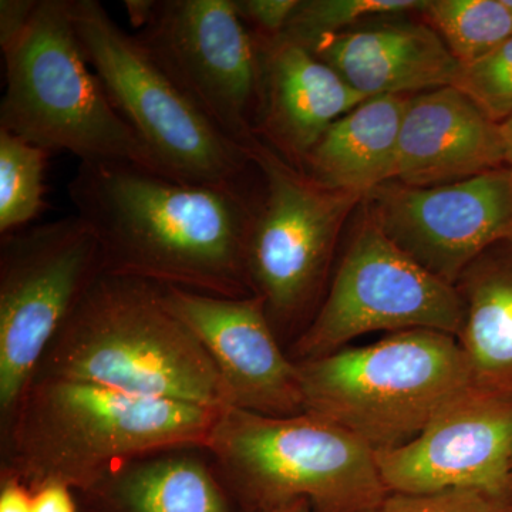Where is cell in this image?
Masks as SVG:
<instances>
[{
	"mask_svg": "<svg viewBox=\"0 0 512 512\" xmlns=\"http://www.w3.org/2000/svg\"><path fill=\"white\" fill-rule=\"evenodd\" d=\"M33 512H79L76 494L64 485H43L33 491Z\"/></svg>",
	"mask_w": 512,
	"mask_h": 512,
	"instance_id": "cell-28",
	"label": "cell"
},
{
	"mask_svg": "<svg viewBox=\"0 0 512 512\" xmlns=\"http://www.w3.org/2000/svg\"><path fill=\"white\" fill-rule=\"evenodd\" d=\"M301 0H234L239 18L259 46L284 35Z\"/></svg>",
	"mask_w": 512,
	"mask_h": 512,
	"instance_id": "cell-26",
	"label": "cell"
},
{
	"mask_svg": "<svg viewBox=\"0 0 512 512\" xmlns=\"http://www.w3.org/2000/svg\"><path fill=\"white\" fill-rule=\"evenodd\" d=\"M67 190L99 239L103 274L220 298L254 296L247 248L258 198L249 188L80 163Z\"/></svg>",
	"mask_w": 512,
	"mask_h": 512,
	"instance_id": "cell-1",
	"label": "cell"
},
{
	"mask_svg": "<svg viewBox=\"0 0 512 512\" xmlns=\"http://www.w3.org/2000/svg\"><path fill=\"white\" fill-rule=\"evenodd\" d=\"M463 305L441 281L384 235L365 211L328 295L292 343L293 362L318 359L377 330L429 329L458 336Z\"/></svg>",
	"mask_w": 512,
	"mask_h": 512,
	"instance_id": "cell-10",
	"label": "cell"
},
{
	"mask_svg": "<svg viewBox=\"0 0 512 512\" xmlns=\"http://www.w3.org/2000/svg\"><path fill=\"white\" fill-rule=\"evenodd\" d=\"M500 124L456 87L409 97L394 181L409 187L456 183L511 165Z\"/></svg>",
	"mask_w": 512,
	"mask_h": 512,
	"instance_id": "cell-15",
	"label": "cell"
},
{
	"mask_svg": "<svg viewBox=\"0 0 512 512\" xmlns=\"http://www.w3.org/2000/svg\"><path fill=\"white\" fill-rule=\"evenodd\" d=\"M268 512H312L311 504L306 500H295L291 503L281 505L275 510Z\"/></svg>",
	"mask_w": 512,
	"mask_h": 512,
	"instance_id": "cell-31",
	"label": "cell"
},
{
	"mask_svg": "<svg viewBox=\"0 0 512 512\" xmlns=\"http://www.w3.org/2000/svg\"><path fill=\"white\" fill-rule=\"evenodd\" d=\"M35 377L76 380L146 399L231 407L207 350L165 308L163 285L130 276L101 274L93 282L50 342Z\"/></svg>",
	"mask_w": 512,
	"mask_h": 512,
	"instance_id": "cell-3",
	"label": "cell"
},
{
	"mask_svg": "<svg viewBox=\"0 0 512 512\" xmlns=\"http://www.w3.org/2000/svg\"><path fill=\"white\" fill-rule=\"evenodd\" d=\"M101 274L99 239L79 215L0 235V421Z\"/></svg>",
	"mask_w": 512,
	"mask_h": 512,
	"instance_id": "cell-9",
	"label": "cell"
},
{
	"mask_svg": "<svg viewBox=\"0 0 512 512\" xmlns=\"http://www.w3.org/2000/svg\"><path fill=\"white\" fill-rule=\"evenodd\" d=\"M363 202L404 254L456 286L481 252L512 234V164L436 187L390 181Z\"/></svg>",
	"mask_w": 512,
	"mask_h": 512,
	"instance_id": "cell-12",
	"label": "cell"
},
{
	"mask_svg": "<svg viewBox=\"0 0 512 512\" xmlns=\"http://www.w3.org/2000/svg\"><path fill=\"white\" fill-rule=\"evenodd\" d=\"M74 30L114 109L156 158L165 177L188 184L248 188L255 167L191 103L97 0H70Z\"/></svg>",
	"mask_w": 512,
	"mask_h": 512,
	"instance_id": "cell-7",
	"label": "cell"
},
{
	"mask_svg": "<svg viewBox=\"0 0 512 512\" xmlns=\"http://www.w3.org/2000/svg\"><path fill=\"white\" fill-rule=\"evenodd\" d=\"M369 512H512V500L476 490L390 493Z\"/></svg>",
	"mask_w": 512,
	"mask_h": 512,
	"instance_id": "cell-25",
	"label": "cell"
},
{
	"mask_svg": "<svg viewBox=\"0 0 512 512\" xmlns=\"http://www.w3.org/2000/svg\"><path fill=\"white\" fill-rule=\"evenodd\" d=\"M421 13L460 66L478 62L512 37L504 0H427Z\"/></svg>",
	"mask_w": 512,
	"mask_h": 512,
	"instance_id": "cell-21",
	"label": "cell"
},
{
	"mask_svg": "<svg viewBox=\"0 0 512 512\" xmlns=\"http://www.w3.org/2000/svg\"><path fill=\"white\" fill-rule=\"evenodd\" d=\"M375 457L389 493L476 490L512 500V399L468 386L419 436Z\"/></svg>",
	"mask_w": 512,
	"mask_h": 512,
	"instance_id": "cell-13",
	"label": "cell"
},
{
	"mask_svg": "<svg viewBox=\"0 0 512 512\" xmlns=\"http://www.w3.org/2000/svg\"><path fill=\"white\" fill-rule=\"evenodd\" d=\"M296 365L305 412L339 424L375 451L412 441L471 386L456 336L429 329Z\"/></svg>",
	"mask_w": 512,
	"mask_h": 512,
	"instance_id": "cell-6",
	"label": "cell"
},
{
	"mask_svg": "<svg viewBox=\"0 0 512 512\" xmlns=\"http://www.w3.org/2000/svg\"><path fill=\"white\" fill-rule=\"evenodd\" d=\"M500 128L505 141V146L508 148V153H510L512 161V116L510 119L503 121V123L500 124Z\"/></svg>",
	"mask_w": 512,
	"mask_h": 512,
	"instance_id": "cell-32",
	"label": "cell"
},
{
	"mask_svg": "<svg viewBox=\"0 0 512 512\" xmlns=\"http://www.w3.org/2000/svg\"><path fill=\"white\" fill-rule=\"evenodd\" d=\"M50 154L0 128V235L28 227L45 211Z\"/></svg>",
	"mask_w": 512,
	"mask_h": 512,
	"instance_id": "cell-22",
	"label": "cell"
},
{
	"mask_svg": "<svg viewBox=\"0 0 512 512\" xmlns=\"http://www.w3.org/2000/svg\"><path fill=\"white\" fill-rule=\"evenodd\" d=\"M366 99L416 96L453 86L460 63L429 25L382 23L308 46Z\"/></svg>",
	"mask_w": 512,
	"mask_h": 512,
	"instance_id": "cell-17",
	"label": "cell"
},
{
	"mask_svg": "<svg viewBox=\"0 0 512 512\" xmlns=\"http://www.w3.org/2000/svg\"><path fill=\"white\" fill-rule=\"evenodd\" d=\"M245 512L306 500L312 512H369L389 495L375 450L318 414L224 407L204 446Z\"/></svg>",
	"mask_w": 512,
	"mask_h": 512,
	"instance_id": "cell-4",
	"label": "cell"
},
{
	"mask_svg": "<svg viewBox=\"0 0 512 512\" xmlns=\"http://www.w3.org/2000/svg\"><path fill=\"white\" fill-rule=\"evenodd\" d=\"M259 49L264 80L255 137L302 170L326 130L367 99L293 40L279 37Z\"/></svg>",
	"mask_w": 512,
	"mask_h": 512,
	"instance_id": "cell-16",
	"label": "cell"
},
{
	"mask_svg": "<svg viewBox=\"0 0 512 512\" xmlns=\"http://www.w3.org/2000/svg\"><path fill=\"white\" fill-rule=\"evenodd\" d=\"M247 150L262 181L248 238V274L278 335L311 322L340 231L365 195L319 183L258 138Z\"/></svg>",
	"mask_w": 512,
	"mask_h": 512,
	"instance_id": "cell-8",
	"label": "cell"
},
{
	"mask_svg": "<svg viewBox=\"0 0 512 512\" xmlns=\"http://www.w3.org/2000/svg\"><path fill=\"white\" fill-rule=\"evenodd\" d=\"M74 494L79 512H245L201 446L134 458Z\"/></svg>",
	"mask_w": 512,
	"mask_h": 512,
	"instance_id": "cell-18",
	"label": "cell"
},
{
	"mask_svg": "<svg viewBox=\"0 0 512 512\" xmlns=\"http://www.w3.org/2000/svg\"><path fill=\"white\" fill-rule=\"evenodd\" d=\"M136 39L175 86L229 140H255L262 53L234 0H156Z\"/></svg>",
	"mask_w": 512,
	"mask_h": 512,
	"instance_id": "cell-11",
	"label": "cell"
},
{
	"mask_svg": "<svg viewBox=\"0 0 512 512\" xmlns=\"http://www.w3.org/2000/svg\"><path fill=\"white\" fill-rule=\"evenodd\" d=\"M456 289L463 305L457 340L471 386L512 399V234L481 252Z\"/></svg>",
	"mask_w": 512,
	"mask_h": 512,
	"instance_id": "cell-19",
	"label": "cell"
},
{
	"mask_svg": "<svg viewBox=\"0 0 512 512\" xmlns=\"http://www.w3.org/2000/svg\"><path fill=\"white\" fill-rule=\"evenodd\" d=\"M39 0H2L0 2V46L12 45L29 25Z\"/></svg>",
	"mask_w": 512,
	"mask_h": 512,
	"instance_id": "cell-27",
	"label": "cell"
},
{
	"mask_svg": "<svg viewBox=\"0 0 512 512\" xmlns=\"http://www.w3.org/2000/svg\"><path fill=\"white\" fill-rule=\"evenodd\" d=\"M221 409L35 377L0 421V477L80 491L164 448L204 447Z\"/></svg>",
	"mask_w": 512,
	"mask_h": 512,
	"instance_id": "cell-2",
	"label": "cell"
},
{
	"mask_svg": "<svg viewBox=\"0 0 512 512\" xmlns=\"http://www.w3.org/2000/svg\"><path fill=\"white\" fill-rule=\"evenodd\" d=\"M426 5L427 0H303L281 37L308 47L322 37L346 32L360 20L421 12Z\"/></svg>",
	"mask_w": 512,
	"mask_h": 512,
	"instance_id": "cell-23",
	"label": "cell"
},
{
	"mask_svg": "<svg viewBox=\"0 0 512 512\" xmlns=\"http://www.w3.org/2000/svg\"><path fill=\"white\" fill-rule=\"evenodd\" d=\"M0 512H33V491L12 477H0Z\"/></svg>",
	"mask_w": 512,
	"mask_h": 512,
	"instance_id": "cell-29",
	"label": "cell"
},
{
	"mask_svg": "<svg viewBox=\"0 0 512 512\" xmlns=\"http://www.w3.org/2000/svg\"><path fill=\"white\" fill-rule=\"evenodd\" d=\"M453 87L501 124L512 116V37L478 62L461 66Z\"/></svg>",
	"mask_w": 512,
	"mask_h": 512,
	"instance_id": "cell-24",
	"label": "cell"
},
{
	"mask_svg": "<svg viewBox=\"0 0 512 512\" xmlns=\"http://www.w3.org/2000/svg\"><path fill=\"white\" fill-rule=\"evenodd\" d=\"M410 96H379L332 124L302 171L335 190L366 195L394 181L400 130Z\"/></svg>",
	"mask_w": 512,
	"mask_h": 512,
	"instance_id": "cell-20",
	"label": "cell"
},
{
	"mask_svg": "<svg viewBox=\"0 0 512 512\" xmlns=\"http://www.w3.org/2000/svg\"><path fill=\"white\" fill-rule=\"evenodd\" d=\"M504 5L507 6L508 10H510L512 16V0H504Z\"/></svg>",
	"mask_w": 512,
	"mask_h": 512,
	"instance_id": "cell-33",
	"label": "cell"
},
{
	"mask_svg": "<svg viewBox=\"0 0 512 512\" xmlns=\"http://www.w3.org/2000/svg\"><path fill=\"white\" fill-rule=\"evenodd\" d=\"M163 301L207 350L229 406L272 417L305 412L298 365L279 345L262 298H220L163 286Z\"/></svg>",
	"mask_w": 512,
	"mask_h": 512,
	"instance_id": "cell-14",
	"label": "cell"
},
{
	"mask_svg": "<svg viewBox=\"0 0 512 512\" xmlns=\"http://www.w3.org/2000/svg\"><path fill=\"white\" fill-rule=\"evenodd\" d=\"M2 52V130L49 153L69 151L80 163L131 164L164 175L87 62L70 0H39L29 25Z\"/></svg>",
	"mask_w": 512,
	"mask_h": 512,
	"instance_id": "cell-5",
	"label": "cell"
},
{
	"mask_svg": "<svg viewBox=\"0 0 512 512\" xmlns=\"http://www.w3.org/2000/svg\"><path fill=\"white\" fill-rule=\"evenodd\" d=\"M154 6H156V0H126L124 2L131 25L138 30L147 25L153 15Z\"/></svg>",
	"mask_w": 512,
	"mask_h": 512,
	"instance_id": "cell-30",
	"label": "cell"
}]
</instances>
